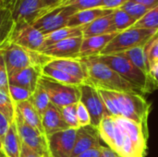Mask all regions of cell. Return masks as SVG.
<instances>
[{
  "label": "cell",
  "mask_w": 158,
  "mask_h": 157,
  "mask_svg": "<svg viewBox=\"0 0 158 157\" xmlns=\"http://www.w3.org/2000/svg\"><path fill=\"white\" fill-rule=\"evenodd\" d=\"M18 1H19V0H3L2 6H6V7H8L11 11H13V9H14V7H15V6H16V4H17Z\"/></svg>",
  "instance_id": "46"
},
{
  "label": "cell",
  "mask_w": 158,
  "mask_h": 157,
  "mask_svg": "<svg viewBox=\"0 0 158 157\" xmlns=\"http://www.w3.org/2000/svg\"><path fill=\"white\" fill-rule=\"evenodd\" d=\"M80 59L83 62L87 71V80L85 82L94 85L97 89L144 95L140 88L125 80L121 75L104 63L93 57Z\"/></svg>",
  "instance_id": "2"
},
{
  "label": "cell",
  "mask_w": 158,
  "mask_h": 157,
  "mask_svg": "<svg viewBox=\"0 0 158 157\" xmlns=\"http://www.w3.org/2000/svg\"><path fill=\"white\" fill-rule=\"evenodd\" d=\"M82 39L83 37L67 39L44 47L40 51V53L51 59L79 58Z\"/></svg>",
  "instance_id": "12"
},
{
  "label": "cell",
  "mask_w": 158,
  "mask_h": 157,
  "mask_svg": "<svg viewBox=\"0 0 158 157\" xmlns=\"http://www.w3.org/2000/svg\"><path fill=\"white\" fill-rule=\"evenodd\" d=\"M64 1H66V0H62V2H64ZM62 2H61V3H62ZM61 3H60V4H61Z\"/></svg>",
  "instance_id": "49"
},
{
  "label": "cell",
  "mask_w": 158,
  "mask_h": 157,
  "mask_svg": "<svg viewBox=\"0 0 158 157\" xmlns=\"http://www.w3.org/2000/svg\"><path fill=\"white\" fill-rule=\"evenodd\" d=\"M101 157H121L115 151L110 149L109 147L102 146V155Z\"/></svg>",
  "instance_id": "43"
},
{
  "label": "cell",
  "mask_w": 158,
  "mask_h": 157,
  "mask_svg": "<svg viewBox=\"0 0 158 157\" xmlns=\"http://www.w3.org/2000/svg\"><path fill=\"white\" fill-rule=\"evenodd\" d=\"M101 139L97 128L90 125L78 129L77 138L71 157H78L87 150L94 148H100Z\"/></svg>",
  "instance_id": "13"
},
{
  "label": "cell",
  "mask_w": 158,
  "mask_h": 157,
  "mask_svg": "<svg viewBox=\"0 0 158 157\" xmlns=\"http://www.w3.org/2000/svg\"><path fill=\"white\" fill-rule=\"evenodd\" d=\"M39 83L47 93L51 104L58 108L77 104L80 101L81 93L79 86L62 84L44 76H41Z\"/></svg>",
  "instance_id": "6"
},
{
  "label": "cell",
  "mask_w": 158,
  "mask_h": 157,
  "mask_svg": "<svg viewBox=\"0 0 158 157\" xmlns=\"http://www.w3.org/2000/svg\"><path fill=\"white\" fill-rule=\"evenodd\" d=\"M45 65L60 69L85 82L87 80V71L83 62L80 58H56L50 59Z\"/></svg>",
  "instance_id": "16"
},
{
  "label": "cell",
  "mask_w": 158,
  "mask_h": 157,
  "mask_svg": "<svg viewBox=\"0 0 158 157\" xmlns=\"http://www.w3.org/2000/svg\"><path fill=\"white\" fill-rule=\"evenodd\" d=\"M77 118H78L80 128L87 127L91 125V118L89 112L87 111L86 107L81 101L77 103Z\"/></svg>",
  "instance_id": "36"
},
{
  "label": "cell",
  "mask_w": 158,
  "mask_h": 157,
  "mask_svg": "<svg viewBox=\"0 0 158 157\" xmlns=\"http://www.w3.org/2000/svg\"><path fill=\"white\" fill-rule=\"evenodd\" d=\"M14 123L17 128L20 141L23 144L28 146L30 149H31L41 156L48 153L46 136L26 123L17 108L14 118Z\"/></svg>",
  "instance_id": "10"
},
{
  "label": "cell",
  "mask_w": 158,
  "mask_h": 157,
  "mask_svg": "<svg viewBox=\"0 0 158 157\" xmlns=\"http://www.w3.org/2000/svg\"><path fill=\"white\" fill-rule=\"evenodd\" d=\"M8 94H9L10 98L12 99V101L15 104H17V103H19V102H23V101L30 100V98L32 95V93L30 92L27 89L22 88V87L9 84V87H8Z\"/></svg>",
  "instance_id": "34"
},
{
  "label": "cell",
  "mask_w": 158,
  "mask_h": 157,
  "mask_svg": "<svg viewBox=\"0 0 158 157\" xmlns=\"http://www.w3.org/2000/svg\"><path fill=\"white\" fill-rule=\"evenodd\" d=\"M77 10L70 6H58L37 18L31 22V25L44 35H46L67 27L69 18Z\"/></svg>",
  "instance_id": "8"
},
{
  "label": "cell",
  "mask_w": 158,
  "mask_h": 157,
  "mask_svg": "<svg viewBox=\"0 0 158 157\" xmlns=\"http://www.w3.org/2000/svg\"><path fill=\"white\" fill-rule=\"evenodd\" d=\"M100 94L113 117H122L147 128L152 105L144 95L98 89Z\"/></svg>",
  "instance_id": "1"
},
{
  "label": "cell",
  "mask_w": 158,
  "mask_h": 157,
  "mask_svg": "<svg viewBox=\"0 0 158 157\" xmlns=\"http://www.w3.org/2000/svg\"><path fill=\"white\" fill-rule=\"evenodd\" d=\"M61 2L62 0H40V13L38 18L43 14L58 6Z\"/></svg>",
  "instance_id": "38"
},
{
  "label": "cell",
  "mask_w": 158,
  "mask_h": 157,
  "mask_svg": "<svg viewBox=\"0 0 158 157\" xmlns=\"http://www.w3.org/2000/svg\"><path fill=\"white\" fill-rule=\"evenodd\" d=\"M113 12V11H112ZM112 12L103 16L93 22L82 26V37H92L98 35H105L114 32H118L114 25Z\"/></svg>",
  "instance_id": "18"
},
{
  "label": "cell",
  "mask_w": 158,
  "mask_h": 157,
  "mask_svg": "<svg viewBox=\"0 0 158 157\" xmlns=\"http://www.w3.org/2000/svg\"><path fill=\"white\" fill-rule=\"evenodd\" d=\"M16 21H28L31 23L40 13V0H19L13 9Z\"/></svg>",
  "instance_id": "19"
},
{
  "label": "cell",
  "mask_w": 158,
  "mask_h": 157,
  "mask_svg": "<svg viewBox=\"0 0 158 157\" xmlns=\"http://www.w3.org/2000/svg\"><path fill=\"white\" fill-rule=\"evenodd\" d=\"M102 155V146L100 148H94L85 151L78 157H101Z\"/></svg>",
  "instance_id": "41"
},
{
  "label": "cell",
  "mask_w": 158,
  "mask_h": 157,
  "mask_svg": "<svg viewBox=\"0 0 158 157\" xmlns=\"http://www.w3.org/2000/svg\"><path fill=\"white\" fill-rule=\"evenodd\" d=\"M64 121L70 129H80V125L77 118V104L69 105L60 108Z\"/></svg>",
  "instance_id": "32"
},
{
  "label": "cell",
  "mask_w": 158,
  "mask_h": 157,
  "mask_svg": "<svg viewBox=\"0 0 158 157\" xmlns=\"http://www.w3.org/2000/svg\"><path fill=\"white\" fill-rule=\"evenodd\" d=\"M9 126H10V123L4 117V115L0 113V155H1V153H2L4 140H5L6 135L7 133V130L9 129Z\"/></svg>",
  "instance_id": "39"
},
{
  "label": "cell",
  "mask_w": 158,
  "mask_h": 157,
  "mask_svg": "<svg viewBox=\"0 0 158 157\" xmlns=\"http://www.w3.org/2000/svg\"><path fill=\"white\" fill-rule=\"evenodd\" d=\"M77 132L76 129H68L47 136V147L51 157H71Z\"/></svg>",
  "instance_id": "11"
},
{
  "label": "cell",
  "mask_w": 158,
  "mask_h": 157,
  "mask_svg": "<svg viewBox=\"0 0 158 157\" xmlns=\"http://www.w3.org/2000/svg\"><path fill=\"white\" fill-rule=\"evenodd\" d=\"M16 108L19 112L20 116L24 119L26 123L44 134V128H43V123H42V117L40 114L37 112L35 107L32 105L31 102L30 100L19 102L15 104Z\"/></svg>",
  "instance_id": "22"
},
{
  "label": "cell",
  "mask_w": 158,
  "mask_h": 157,
  "mask_svg": "<svg viewBox=\"0 0 158 157\" xmlns=\"http://www.w3.org/2000/svg\"><path fill=\"white\" fill-rule=\"evenodd\" d=\"M80 101L84 105L91 118V125L97 128L104 118L111 116L100 94L99 90L94 85L83 82L79 86Z\"/></svg>",
  "instance_id": "7"
},
{
  "label": "cell",
  "mask_w": 158,
  "mask_h": 157,
  "mask_svg": "<svg viewBox=\"0 0 158 157\" xmlns=\"http://www.w3.org/2000/svg\"><path fill=\"white\" fill-rule=\"evenodd\" d=\"M91 57L118 72L125 80L140 88L143 94L151 93L156 90V83L150 75L139 69L129 59L120 55H97Z\"/></svg>",
  "instance_id": "3"
},
{
  "label": "cell",
  "mask_w": 158,
  "mask_h": 157,
  "mask_svg": "<svg viewBox=\"0 0 158 157\" xmlns=\"http://www.w3.org/2000/svg\"><path fill=\"white\" fill-rule=\"evenodd\" d=\"M9 42L26 49L40 52L44 45V35L34 28L31 23L20 20L16 21Z\"/></svg>",
  "instance_id": "9"
},
{
  "label": "cell",
  "mask_w": 158,
  "mask_h": 157,
  "mask_svg": "<svg viewBox=\"0 0 158 157\" xmlns=\"http://www.w3.org/2000/svg\"><path fill=\"white\" fill-rule=\"evenodd\" d=\"M42 76L50 79L52 81H55L56 82L66 84V85H72V86H80L83 83L81 80L60 70L56 68L50 67L48 65H44L41 68Z\"/></svg>",
  "instance_id": "26"
},
{
  "label": "cell",
  "mask_w": 158,
  "mask_h": 157,
  "mask_svg": "<svg viewBox=\"0 0 158 157\" xmlns=\"http://www.w3.org/2000/svg\"><path fill=\"white\" fill-rule=\"evenodd\" d=\"M101 141H103L107 147L115 151L116 147V122L113 116H108L103 118L97 127Z\"/></svg>",
  "instance_id": "24"
},
{
  "label": "cell",
  "mask_w": 158,
  "mask_h": 157,
  "mask_svg": "<svg viewBox=\"0 0 158 157\" xmlns=\"http://www.w3.org/2000/svg\"><path fill=\"white\" fill-rule=\"evenodd\" d=\"M119 8L122 9L123 11H125L126 13H128L132 18H134L137 21L139 19H141L151 9V8H149L136 1H133V0H128Z\"/></svg>",
  "instance_id": "31"
},
{
  "label": "cell",
  "mask_w": 158,
  "mask_h": 157,
  "mask_svg": "<svg viewBox=\"0 0 158 157\" xmlns=\"http://www.w3.org/2000/svg\"><path fill=\"white\" fill-rule=\"evenodd\" d=\"M21 157H42L31 149H30L28 146L22 143L21 145Z\"/></svg>",
  "instance_id": "42"
},
{
  "label": "cell",
  "mask_w": 158,
  "mask_h": 157,
  "mask_svg": "<svg viewBox=\"0 0 158 157\" xmlns=\"http://www.w3.org/2000/svg\"><path fill=\"white\" fill-rule=\"evenodd\" d=\"M146 54L150 71V68L158 62V34H156L146 45Z\"/></svg>",
  "instance_id": "35"
},
{
  "label": "cell",
  "mask_w": 158,
  "mask_h": 157,
  "mask_svg": "<svg viewBox=\"0 0 158 157\" xmlns=\"http://www.w3.org/2000/svg\"><path fill=\"white\" fill-rule=\"evenodd\" d=\"M22 143L19 136L15 123H11L2 148L1 155L3 157H21Z\"/></svg>",
  "instance_id": "21"
},
{
  "label": "cell",
  "mask_w": 158,
  "mask_h": 157,
  "mask_svg": "<svg viewBox=\"0 0 158 157\" xmlns=\"http://www.w3.org/2000/svg\"><path fill=\"white\" fill-rule=\"evenodd\" d=\"M76 37H82V27H64L57 31H55L49 34L44 35V48L54 44L56 43ZM43 48V49H44Z\"/></svg>",
  "instance_id": "25"
},
{
  "label": "cell",
  "mask_w": 158,
  "mask_h": 157,
  "mask_svg": "<svg viewBox=\"0 0 158 157\" xmlns=\"http://www.w3.org/2000/svg\"><path fill=\"white\" fill-rule=\"evenodd\" d=\"M42 123L44 132L46 137L58 131L70 129L64 121L60 108L56 107L53 104L49 105V107L42 117Z\"/></svg>",
  "instance_id": "17"
},
{
  "label": "cell",
  "mask_w": 158,
  "mask_h": 157,
  "mask_svg": "<svg viewBox=\"0 0 158 157\" xmlns=\"http://www.w3.org/2000/svg\"><path fill=\"white\" fill-rule=\"evenodd\" d=\"M118 33V32H114L105 35L83 38L81 45L79 58H86L100 55L102 51L106 48V46Z\"/></svg>",
  "instance_id": "15"
},
{
  "label": "cell",
  "mask_w": 158,
  "mask_h": 157,
  "mask_svg": "<svg viewBox=\"0 0 158 157\" xmlns=\"http://www.w3.org/2000/svg\"><path fill=\"white\" fill-rule=\"evenodd\" d=\"M8 73L6 70V66L4 60V56L0 52V90L8 93Z\"/></svg>",
  "instance_id": "37"
},
{
  "label": "cell",
  "mask_w": 158,
  "mask_h": 157,
  "mask_svg": "<svg viewBox=\"0 0 158 157\" xmlns=\"http://www.w3.org/2000/svg\"><path fill=\"white\" fill-rule=\"evenodd\" d=\"M0 52L4 56L8 76L29 67L42 68L51 59L40 52L26 49L10 42L4 44Z\"/></svg>",
  "instance_id": "4"
},
{
  "label": "cell",
  "mask_w": 158,
  "mask_h": 157,
  "mask_svg": "<svg viewBox=\"0 0 158 157\" xmlns=\"http://www.w3.org/2000/svg\"><path fill=\"white\" fill-rule=\"evenodd\" d=\"M42 157H51V155H50V154H49V152H48V153H46L45 155H44Z\"/></svg>",
  "instance_id": "47"
},
{
  "label": "cell",
  "mask_w": 158,
  "mask_h": 157,
  "mask_svg": "<svg viewBox=\"0 0 158 157\" xmlns=\"http://www.w3.org/2000/svg\"><path fill=\"white\" fill-rule=\"evenodd\" d=\"M156 90H158V85H157V87H156Z\"/></svg>",
  "instance_id": "50"
},
{
  "label": "cell",
  "mask_w": 158,
  "mask_h": 157,
  "mask_svg": "<svg viewBox=\"0 0 158 157\" xmlns=\"http://www.w3.org/2000/svg\"><path fill=\"white\" fill-rule=\"evenodd\" d=\"M133 27L155 30L158 31V5L151 8L141 19L134 24Z\"/></svg>",
  "instance_id": "30"
},
{
  "label": "cell",
  "mask_w": 158,
  "mask_h": 157,
  "mask_svg": "<svg viewBox=\"0 0 158 157\" xmlns=\"http://www.w3.org/2000/svg\"><path fill=\"white\" fill-rule=\"evenodd\" d=\"M156 34L158 31L155 30L130 28L118 32L100 55H118L135 47L145 46Z\"/></svg>",
  "instance_id": "5"
},
{
  "label": "cell",
  "mask_w": 158,
  "mask_h": 157,
  "mask_svg": "<svg viewBox=\"0 0 158 157\" xmlns=\"http://www.w3.org/2000/svg\"><path fill=\"white\" fill-rule=\"evenodd\" d=\"M133 1H136L149 8H153L158 5V0H133Z\"/></svg>",
  "instance_id": "44"
},
{
  "label": "cell",
  "mask_w": 158,
  "mask_h": 157,
  "mask_svg": "<svg viewBox=\"0 0 158 157\" xmlns=\"http://www.w3.org/2000/svg\"><path fill=\"white\" fill-rule=\"evenodd\" d=\"M128 0H103L101 7L106 9H117L119 8L124 3H126Z\"/></svg>",
  "instance_id": "40"
},
{
  "label": "cell",
  "mask_w": 158,
  "mask_h": 157,
  "mask_svg": "<svg viewBox=\"0 0 158 157\" xmlns=\"http://www.w3.org/2000/svg\"><path fill=\"white\" fill-rule=\"evenodd\" d=\"M112 9H106L103 7H95L84 10L76 11L70 18L68 22L69 27H82L85 26L94 20L106 16L111 13Z\"/></svg>",
  "instance_id": "20"
},
{
  "label": "cell",
  "mask_w": 158,
  "mask_h": 157,
  "mask_svg": "<svg viewBox=\"0 0 158 157\" xmlns=\"http://www.w3.org/2000/svg\"><path fill=\"white\" fill-rule=\"evenodd\" d=\"M42 68L29 67L19 70L8 76V82L11 85L22 87L33 93L42 76Z\"/></svg>",
  "instance_id": "14"
},
{
  "label": "cell",
  "mask_w": 158,
  "mask_h": 157,
  "mask_svg": "<svg viewBox=\"0 0 158 157\" xmlns=\"http://www.w3.org/2000/svg\"><path fill=\"white\" fill-rule=\"evenodd\" d=\"M2 3H3V0H0V6H2Z\"/></svg>",
  "instance_id": "48"
},
{
  "label": "cell",
  "mask_w": 158,
  "mask_h": 157,
  "mask_svg": "<svg viewBox=\"0 0 158 157\" xmlns=\"http://www.w3.org/2000/svg\"><path fill=\"white\" fill-rule=\"evenodd\" d=\"M112 17H113L114 25L118 32L132 28L134 24L137 22V20L134 18L130 16L128 13H126L120 8L114 9L112 12Z\"/></svg>",
  "instance_id": "29"
},
{
  "label": "cell",
  "mask_w": 158,
  "mask_h": 157,
  "mask_svg": "<svg viewBox=\"0 0 158 157\" xmlns=\"http://www.w3.org/2000/svg\"><path fill=\"white\" fill-rule=\"evenodd\" d=\"M16 20L13 12L6 6H0V48L9 42Z\"/></svg>",
  "instance_id": "23"
},
{
  "label": "cell",
  "mask_w": 158,
  "mask_h": 157,
  "mask_svg": "<svg viewBox=\"0 0 158 157\" xmlns=\"http://www.w3.org/2000/svg\"><path fill=\"white\" fill-rule=\"evenodd\" d=\"M30 101L31 102L32 105L35 107V109L37 110V112L40 114L41 117L44 116V114L45 113V111L51 105L47 93L39 82H38L36 89L32 93V95L30 98Z\"/></svg>",
  "instance_id": "28"
},
{
  "label": "cell",
  "mask_w": 158,
  "mask_h": 157,
  "mask_svg": "<svg viewBox=\"0 0 158 157\" xmlns=\"http://www.w3.org/2000/svg\"><path fill=\"white\" fill-rule=\"evenodd\" d=\"M103 0H66L59 6H70L77 11L101 7Z\"/></svg>",
  "instance_id": "33"
},
{
  "label": "cell",
  "mask_w": 158,
  "mask_h": 157,
  "mask_svg": "<svg viewBox=\"0 0 158 157\" xmlns=\"http://www.w3.org/2000/svg\"><path fill=\"white\" fill-rule=\"evenodd\" d=\"M150 76L152 77V79L155 81V82L156 83V87L158 85V62L154 65L151 68H150Z\"/></svg>",
  "instance_id": "45"
},
{
  "label": "cell",
  "mask_w": 158,
  "mask_h": 157,
  "mask_svg": "<svg viewBox=\"0 0 158 157\" xmlns=\"http://www.w3.org/2000/svg\"><path fill=\"white\" fill-rule=\"evenodd\" d=\"M146 45L135 47V48H132L131 50L125 51V52L118 54V55H120V56L126 57L134 66H136L139 69H141L144 73L150 75L148 60H147V54H146Z\"/></svg>",
  "instance_id": "27"
}]
</instances>
